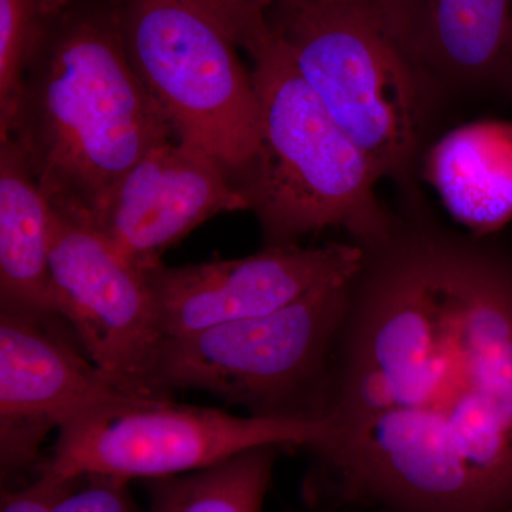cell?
<instances>
[{"label": "cell", "mask_w": 512, "mask_h": 512, "mask_svg": "<svg viewBox=\"0 0 512 512\" xmlns=\"http://www.w3.org/2000/svg\"><path fill=\"white\" fill-rule=\"evenodd\" d=\"M269 25L380 180H407L440 92L397 45L372 2L276 3Z\"/></svg>", "instance_id": "cell-4"}, {"label": "cell", "mask_w": 512, "mask_h": 512, "mask_svg": "<svg viewBox=\"0 0 512 512\" xmlns=\"http://www.w3.org/2000/svg\"><path fill=\"white\" fill-rule=\"evenodd\" d=\"M173 137L128 60L116 0H73L33 53L6 137L53 211L89 222L121 177Z\"/></svg>", "instance_id": "cell-2"}, {"label": "cell", "mask_w": 512, "mask_h": 512, "mask_svg": "<svg viewBox=\"0 0 512 512\" xmlns=\"http://www.w3.org/2000/svg\"><path fill=\"white\" fill-rule=\"evenodd\" d=\"M116 6L128 60L175 138L210 154L245 195L258 157V100L234 40L194 0Z\"/></svg>", "instance_id": "cell-6"}, {"label": "cell", "mask_w": 512, "mask_h": 512, "mask_svg": "<svg viewBox=\"0 0 512 512\" xmlns=\"http://www.w3.org/2000/svg\"><path fill=\"white\" fill-rule=\"evenodd\" d=\"M53 208L13 138L0 140V311L57 316L50 295Z\"/></svg>", "instance_id": "cell-14"}, {"label": "cell", "mask_w": 512, "mask_h": 512, "mask_svg": "<svg viewBox=\"0 0 512 512\" xmlns=\"http://www.w3.org/2000/svg\"><path fill=\"white\" fill-rule=\"evenodd\" d=\"M235 45L254 57L271 39L269 16L275 0H194Z\"/></svg>", "instance_id": "cell-17"}, {"label": "cell", "mask_w": 512, "mask_h": 512, "mask_svg": "<svg viewBox=\"0 0 512 512\" xmlns=\"http://www.w3.org/2000/svg\"><path fill=\"white\" fill-rule=\"evenodd\" d=\"M365 248L265 247L258 254L204 264L146 269L161 340L259 318L325 286L355 278Z\"/></svg>", "instance_id": "cell-9"}, {"label": "cell", "mask_w": 512, "mask_h": 512, "mask_svg": "<svg viewBox=\"0 0 512 512\" xmlns=\"http://www.w3.org/2000/svg\"><path fill=\"white\" fill-rule=\"evenodd\" d=\"M383 25L441 90H470L503 76L512 0H370Z\"/></svg>", "instance_id": "cell-12"}, {"label": "cell", "mask_w": 512, "mask_h": 512, "mask_svg": "<svg viewBox=\"0 0 512 512\" xmlns=\"http://www.w3.org/2000/svg\"><path fill=\"white\" fill-rule=\"evenodd\" d=\"M279 450L255 447L204 470L146 480L143 512H261Z\"/></svg>", "instance_id": "cell-15"}, {"label": "cell", "mask_w": 512, "mask_h": 512, "mask_svg": "<svg viewBox=\"0 0 512 512\" xmlns=\"http://www.w3.org/2000/svg\"><path fill=\"white\" fill-rule=\"evenodd\" d=\"M242 210L247 197L221 164L173 137L128 170L86 224L144 272L205 221Z\"/></svg>", "instance_id": "cell-11"}, {"label": "cell", "mask_w": 512, "mask_h": 512, "mask_svg": "<svg viewBox=\"0 0 512 512\" xmlns=\"http://www.w3.org/2000/svg\"><path fill=\"white\" fill-rule=\"evenodd\" d=\"M59 316L0 311V476L39 467L50 431L120 392L64 335Z\"/></svg>", "instance_id": "cell-10"}, {"label": "cell", "mask_w": 512, "mask_h": 512, "mask_svg": "<svg viewBox=\"0 0 512 512\" xmlns=\"http://www.w3.org/2000/svg\"><path fill=\"white\" fill-rule=\"evenodd\" d=\"M73 0H0V140L18 114L23 79L47 28Z\"/></svg>", "instance_id": "cell-16"}, {"label": "cell", "mask_w": 512, "mask_h": 512, "mask_svg": "<svg viewBox=\"0 0 512 512\" xmlns=\"http://www.w3.org/2000/svg\"><path fill=\"white\" fill-rule=\"evenodd\" d=\"M50 295L53 312L101 375L120 392L147 396L144 377L161 336L146 275L89 224L56 211Z\"/></svg>", "instance_id": "cell-8"}, {"label": "cell", "mask_w": 512, "mask_h": 512, "mask_svg": "<svg viewBox=\"0 0 512 512\" xmlns=\"http://www.w3.org/2000/svg\"><path fill=\"white\" fill-rule=\"evenodd\" d=\"M308 512H350V511L335 510V508H312V507H309Z\"/></svg>", "instance_id": "cell-21"}, {"label": "cell", "mask_w": 512, "mask_h": 512, "mask_svg": "<svg viewBox=\"0 0 512 512\" xmlns=\"http://www.w3.org/2000/svg\"><path fill=\"white\" fill-rule=\"evenodd\" d=\"M258 157L247 200L265 247L298 245L335 228L362 248L382 244L397 220L376 195L379 174L271 39L254 57Z\"/></svg>", "instance_id": "cell-3"}, {"label": "cell", "mask_w": 512, "mask_h": 512, "mask_svg": "<svg viewBox=\"0 0 512 512\" xmlns=\"http://www.w3.org/2000/svg\"><path fill=\"white\" fill-rule=\"evenodd\" d=\"M67 480L37 473L35 481L19 490L2 488L0 512H52Z\"/></svg>", "instance_id": "cell-19"}, {"label": "cell", "mask_w": 512, "mask_h": 512, "mask_svg": "<svg viewBox=\"0 0 512 512\" xmlns=\"http://www.w3.org/2000/svg\"><path fill=\"white\" fill-rule=\"evenodd\" d=\"M326 430L325 421L239 417L170 397L124 396L63 424L36 470L57 480H154L204 470L255 447H309Z\"/></svg>", "instance_id": "cell-7"}, {"label": "cell", "mask_w": 512, "mask_h": 512, "mask_svg": "<svg viewBox=\"0 0 512 512\" xmlns=\"http://www.w3.org/2000/svg\"><path fill=\"white\" fill-rule=\"evenodd\" d=\"M427 180L454 220L487 235L512 217V124L458 127L427 153Z\"/></svg>", "instance_id": "cell-13"}, {"label": "cell", "mask_w": 512, "mask_h": 512, "mask_svg": "<svg viewBox=\"0 0 512 512\" xmlns=\"http://www.w3.org/2000/svg\"><path fill=\"white\" fill-rule=\"evenodd\" d=\"M353 279L259 318L161 340L144 392L201 390L245 407L249 416L322 421Z\"/></svg>", "instance_id": "cell-5"}, {"label": "cell", "mask_w": 512, "mask_h": 512, "mask_svg": "<svg viewBox=\"0 0 512 512\" xmlns=\"http://www.w3.org/2000/svg\"><path fill=\"white\" fill-rule=\"evenodd\" d=\"M295 2H303V0H275L274 5H276V3H295Z\"/></svg>", "instance_id": "cell-22"}, {"label": "cell", "mask_w": 512, "mask_h": 512, "mask_svg": "<svg viewBox=\"0 0 512 512\" xmlns=\"http://www.w3.org/2000/svg\"><path fill=\"white\" fill-rule=\"evenodd\" d=\"M501 79L508 80L512 84V30H511V40L510 47H508V56L507 62H505L503 76Z\"/></svg>", "instance_id": "cell-20"}, {"label": "cell", "mask_w": 512, "mask_h": 512, "mask_svg": "<svg viewBox=\"0 0 512 512\" xmlns=\"http://www.w3.org/2000/svg\"><path fill=\"white\" fill-rule=\"evenodd\" d=\"M124 478L87 474L69 478L52 512H143Z\"/></svg>", "instance_id": "cell-18"}, {"label": "cell", "mask_w": 512, "mask_h": 512, "mask_svg": "<svg viewBox=\"0 0 512 512\" xmlns=\"http://www.w3.org/2000/svg\"><path fill=\"white\" fill-rule=\"evenodd\" d=\"M312 508L512 512V261L397 221L352 282Z\"/></svg>", "instance_id": "cell-1"}]
</instances>
